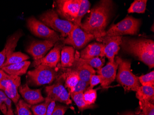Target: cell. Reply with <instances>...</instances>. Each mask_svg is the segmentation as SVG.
<instances>
[{"mask_svg":"<svg viewBox=\"0 0 154 115\" xmlns=\"http://www.w3.org/2000/svg\"><path fill=\"white\" fill-rule=\"evenodd\" d=\"M112 9V1H101L94 6L85 21L81 23L80 28L85 32L94 35L97 40L104 37Z\"/></svg>","mask_w":154,"mask_h":115,"instance_id":"obj_1","label":"cell"},{"mask_svg":"<svg viewBox=\"0 0 154 115\" xmlns=\"http://www.w3.org/2000/svg\"><path fill=\"white\" fill-rule=\"evenodd\" d=\"M121 46L125 53L137 57L149 68L154 67V42L145 38H122Z\"/></svg>","mask_w":154,"mask_h":115,"instance_id":"obj_2","label":"cell"},{"mask_svg":"<svg viewBox=\"0 0 154 115\" xmlns=\"http://www.w3.org/2000/svg\"><path fill=\"white\" fill-rule=\"evenodd\" d=\"M115 60L118 64V71L116 77L117 81L124 89L125 91H136L140 87L138 77L131 72V62L121 57H116Z\"/></svg>","mask_w":154,"mask_h":115,"instance_id":"obj_3","label":"cell"},{"mask_svg":"<svg viewBox=\"0 0 154 115\" xmlns=\"http://www.w3.org/2000/svg\"><path fill=\"white\" fill-rule=\"evenodd\" d=\"M42 22L54 31L59 32L62 38H66L71 32L74 25L66 20L60 19L54 10H48L40 16Z\"/></svg>","mask_w":154,"mask_h":115,"instance_id":"obj_4","label":"cell"},{"mask_svg":"<svg viewBox=\"0 0 154 115\" xmlns=\"http://www.w3.org/2000/svg\"><path fill=\"white\" fill-rule=\"evenodd\" d=\"M55 69L45 65L36 66L27 72V83L35 86L51 84L58 77Z\"/></svg>","mask_w":154,"mask_h":115,"instance_id":"obj_5","label":"cell"},{"mask_svg":"<svg viewBox=\"0 0 154 115\" xmlns=\"http://www.w3.org/2000/svg\"><path fill=\"white\" fill-rule=\"evenodd\" d=\"M141 20L131 16H127L117 24L113 25L105 36H122L125 35H135L139 32Z\"/></svg>","mask_w":154,"mask_h":115,"instance_id":"obj_6","label":"cell"},{"mask_svg":"<svg viewBox=\"0 0 154 115\" xmlns=\"http://www.w3.org/2000/svg\"><path fill=\"white\" fill-rule=\"evenodd\" d=\"M55 83L52 85L46 87L45 91L47 97L53 99L55 101L63 103L67 105L72 103L70 96L63 84L65 77L63 73L58 77Z\"/></svg>","mask_w":154,"mask_h":115,"instance_id":"obj_7","label":"cell"},{"mask_svg":"<svg viewBox=\"0 0 154 115\" xmlns=\"http://www.w3.org/2000/svg\"><path fill=\"white\" fill-rule=\"evenodd\" d=\"M27 26L31 32L38 38L57 41L60 40V37L57 32L34 17H30L27 20Z\"/></svg>","mask_w":154,"mask_h":115,"instance_id":"obj_8","label":"cell"},{"mask_svg":"<svg viewBox=\"0 0 154 115\" xmlns=\"http://www.w3.org/2000/svg\"><path fill=\"white\" fill-rule=\"evenodd\" d=\"M94 38V35L85 32L80 27L74 25L68 36L66 38H61L60 40L64 44L70 45L74 48L80 49Z\"/></svg>","mask_w":154,"mask_h":115,"instance_id":"obj_9","label":"cell"},{"mask_svg":"<svg viewBox=\"0 0 154 115\" xmlns=\"http://www.w3.org/2000/svg\"><path fill=\"white\" fill-rule=\"evenodd\" d=\"M81 0H58L55 1L57 13L64 20L73 24L78 14Z\"/></svg>","mask_w":154,"mask_h":115,"instance_id":"obj_10","label":"cell"},{"mask_svg":"<svg viewBox=\"0 0 154 115\" xmlns=\"http://www.w3.org/2000/svg\"><path fill=\"white\" fill-rule=\"evenodd\" d=\"M57 41L54 40L34 41L26 49V52L32 56L34 61L45 57L48 52Z\"/></svg>","mask_w":154,"mask_h":115,"instance_id":"obj_11","label":"cell"},{"mask_svg":"<svg viewBox=\"0 0 154 115\" xmlns=\"http://www.w3.org/2000/svg\"><path fill=\"white\" fill-rule=\"evenodd\" d=\"M122 36H104L97 40L103 42L104 48L105 56L110 62L115 61V56L120 50L122 42Z\"/></svg>","mask_w":154,"mask_h":115,"instance_id":"obj_12","label":"cell"},{"mask_svg":"<svg viewBox=\"0 0 154 115\" xmlns=\"http://www.w3.org/2000/svg\"><path fill=\"white\" fill-rule=\"evenodd\" d=\"M63 44L62 42L57 41L55 44L54 47L44 58L34 61L33 66L36 67L42 65L55 69L60 60V52L63 47Z\"/></svg>","mask_w":154,"mask_h":115,"instance_id":"obj_13","label":"cell"},{"mask_svg":"<svg viewBox=\"0 0 154 115\" xmlns=\"http://www.w3.org/2000/svg\"><path fill=\"white\" fill-rule=\"evenodd\" d=\"M18 90L26 102L30 105H35L41 103L45 99V98L42 95L41 89H30L27 83L20 86Z\"/></svg>","mask_w":154,"mask_h":115,"instance_id":"obj_14","label":"cell"},{"mask_svg":"<svg viewBox=\"0 0 154 115\" xmlns=\"http://www.w3.org/2000/svg\"><path fill=\"white\" fill-rule=\"evenodd\" d=\"M118 67V64L115 59L114 62L109 61L106 66L96 71L102 77L101 86L106 88L114 82L116 76Z\"/></svg>","mask_w":154,"mask_h":115,"instance_id":"obj_15","label":"cell"},{"mask_svg":"<svg viewBox=\"0 0 154 115\" xmlns=\"http://www.w3.org/2000/svg\"><path fill=\"white\" fill-rule=\"evenodd\" d=\"M79 52L76 51L73 65L69 68L78 73L80 80L89 83L90 77L91 75L96 74V71L88 65L80 62L79 59Z\"/></svg>","mask_w":154,"mask_h":115,"instance_id":"obj_16","label":"cell"},{"mask_svg":"<svg viewBox=\"0 0 154 115\" xmlns=\"http://www.w3.org/2000/svg\"><path fill=\"white\" fill-rule=\"evenodd\" d=\"M23 35V33L21 31H18L7 39L4 48L0 52V69L7 59L14 53L19 40Z\"/></svg>","mask_w":154,"mask_h":115,"instance_id":"obj_17","label":"cell"},{"mask_svg":"<svg viewBox=\"0 0 154 115\" xmlns=\"http://www.w3.org/2000/svg\"><path fill=\"white\" fill-rule=\"evenodd\" d=\"M20 84V77L10 75L8 87L3 91L7 96L10 98L15 104H17L20 99V96L18 92V89Z\"/></svg>","mask_w":154,"mask_h":115,"instance_id":"obj_18","label":"cell"},{"mask_svg":"<svg viewBox=\"0 0 154 115\" xmlns=\"http://www.w3.org/2000/svg\"><path fill=\"white\" fill-rule=\"evenodd\" d=\"M80 58L89 59L96 57H105L104 48L103 44L94 42L87 46L79 53Z\"/></svg>","mask_w":154,"mask_h":115,"instance_id":"obj_19","label":"cell"},{"mask_svg":"<svg viewBox=\"0 0 154 115\" xmlns=\"http://www.w3.org/2000/svg\"><path fill=\"white\" fill-rule=\"evenodd\" d=\"M75 49L72 46H63L60 52L61 66L63 68H71L75 60Z\"/></svg>","mask_w":154,"mask_h":115,"instance_id":"obj_20","label":"cell"},{"mask_svg":"<svg viewBox=\"0 0 154 115\" xmlns=\"http://www.w3.org/2000/svg\"><path fill=\"white\" fill-rule=\"evenodd\" d=\"M30 64V61H25L2 67L1 69L8 75L20 77L26 73Z\"/></svg>","mask_w":154,"mask_h":115,"instance_id":"obj_21","label":"cell"},{"mask_svg":"<svg viewBox=\"0 0 154 115\" xmlns=\"http://www.w3.org/2000/svg\"><path fill=\"white\" fill-rule=\"evenodd\" d=\"M63 73L65 77V87L69 94L73 92V89L80 80L78 73L70 68H66Z\"/></svg>","mask_w":154,"mask_h":115,"instance_id":"obj_22","label":"cell"},{"mask_svg":"<svg viewBox=\"0 0 154 115\" xmlns=\"http://www.w3.org/2000/svg\"><path fill=\"white\" fill-rule=\"evenodd\" d=\"M136 96L139 101L150 102L153 103L154 87L142 86L137 89Z\"/></svg>","mask_w":154,"mask_h":115,"instance_id":"obj_23","label":"cell"},{"mask_svg":"<svg viewBox=\"0 0 154 115\" xmlns=\"http://www.w3.org/2000/svg\"><path fill=\"white\" fill-rule=\"evenodd\" d=\"M28 59H29V57L26 54L22 53L20 52H14L7 59L2 68L11 65L20 63L23 61H27Z\"/></svg>","mask_w":154,"mask_h":115,"instance_id":"obj_24","label":"cell"},{"mask_svg":"<svg viewBox=\"0 0 154 115\" xmlns=\"http://www.w3.org/2000/svg\"><path fill=\"white\" fill-rule=\"evenodd\" d=\"M52 101L51 98L48 97L43 102L35 105H31V110L34 115H45L48 107Z\"/></svg>","mask_w":154,"mask_h":115,"instance_id":"obj_25","label":"cell"},{"mask_svg":"<svg viewBox=\"0 0 154 115\" xmlns=\"http://www.w3.org/2000/svg\"><path fill=\"white\" fill-rule=\"evenodd\" d=\"M83 92H80L71 93L69 94L80 111H83L88 109L92 108L93 107V105H87L85 103L83 97Z\"/></svg>","mask_w":154,"mask_h":115,"instance_id":"obj_26","label":"cell"},{"mask_svg":"<svg viewBox=\"0 0 154 115\" xmlns=\"http://www.w3.org/2000/svg\"><path fill=\"white\" fill-rule=\"evenodd\" d=\"M90 6L91 4L89 1L81 0L79 12L73 22V25L80 27L81 24V20L83 17L85 15V14L88 12V10L90 9Z\"/></svg>","mask_w":154,"mask_h":115,"instance_id":"obj_27","label":"cell"},{"mask_svg":"<svg viewBox=\"0 0 154 115\" xmlns=\"http://www.w3.org/2000/svg\"><path fill=\"white\" fill-rule=\"evenodd\" d=\"M147 0H136L132 2L128 9V13L143 14L146 10Z\"/></svg>","mask_w":154,"mask_h":115,"instance_id":"obj_28","label":"cell"},{"mask_svg":"<svg viewBox=\"0 0 154 115\" xmlns=\"http://www.w3.org/2000/svg\"><path fill=\"white\" fill-rule=\"evenodd\" d=\"M79 59L82 63L87 64L92 68H96L97 70H99L103 67L105 61L104 57H96L89 59H83L80 58L79 56Z\"/></svg>","mask_w":154,"mask_h":115,"instance_id":"obj_29","label":"cell"},{"mask_svg":"<svg viewBox=\"0 0 154 115\" xmlns=\"http://www.w3.org/2000/svg\"><path fill=\"white\" fill-rule=\"evenodd\" d=\"M31 105L22 99H20L16 104L17 115H33L31 110Z\"/></svg>","mask_w":154,"mask_h":115,"instance_id":"obj_30","label":"cell"},{"mask_svg":"<svg viewBox=\"0 0 154 115\" xmlns=\"http://www.w3.org/2000/svg\"><path fill=\"white\" fill-rule=\"evenodd\" d=\"M84 101L87 105H93L97 98L96 89H87L83 93Z\"/></svg>","mask_w":154,"mask_h":115,"instance_id":"obj_31","label":"cell"},{"mask_svg":"<svg viewBox=\"0 0 154 115\" xmlns=\"http://www.w3.org/2000/svg\"><path fill=\"white\" fill-rule=\"evenodd\" d=\"M139 83L142 86H154V71H152L149 73L142 75L138 77Z\"/></svg>","mask_w":154,"mask_h":115,"instance_id":"obj_32","label":"cell"},{"mask_svg":"<svg viewBox=\"0 0 154 115\" xmlns=\"http://www.w3.org/2000/svg\"><path fill=\"white\" fill-rule=\"evenodd\" d=\"M139 106L143 115H154V104L150 102L139 101Z\"/></svg>","mask_w":154,"mask_h":115,"instance_id":"obj_33","label":"cell"},{"mask_svg":"<svg viewBox=\"0 0 154 115\" xmlns=\"http://www.w3.org/2000/svg\"><path fill=\"white\" fill-rule=\"evenodd\" d=\"M89 87V83H86L85 81L79 80L78 83L76 85L73 89V92L72 93L83 92L86 91Z\"/></svg>","mask_w":154,"mask_h":115,"instance_id":"obj_34","label":"cell"},{"mask_svg":"<svg viewBox=\"0 0 154 115\" xmlns=\"http://www.w3.org/2000/svg\"><path fill=\"white\" fill-rule=\"evenodd\" d=\"M102 77L100 75L96 74L91 75L89 81V87L88 89H93L95 86L101 83L102 82Z\"/></svg>","mask_w":154,"mask_h":115,"instance_id":"obj_35","label":"cell"},{"mask_svg":"<svg viewBox=\"0 0 154 115\" xmlns=\"http://www.w3.org/2000/svg\"><path fill=\"white\" fill-rule=\"evenodd\" d=\"M69 107L64 105H56L52 115H64Z\"/></svg>","mask_w":154,"mask_h":115,"instance_id":"obj_36","label":"cell"},{"mask_svg":"<svg viewBox=\"0 0 154 115\" xmlns=\"http://www.w3.org/2000/svg\"><path fill=\"white\" fill-rule=\"evenodd\" d=\"M12 100L7 98L5 100V103L6 104L7 108V112L6 115H14L13 113V109H12Z\"/></svg>","mask_w":154,"mask_h":115,"instance_id":"obj_37","label":"cell"},{"mask_svg":"<svg viewBox=\"0 0 154 115\" xmlns=\"http://www.w3.org/2000/svg\"><path fill=\"white\" fill-rule=\"evenodd\" d=\"M55 101L53 99H52V101L50 103V104L48 107L47 110L45 115H52L54 110V108L56 106Z\"/></svg>","mask_w":154,"mask_h":115,"instance_id":"obj_38","label":"cell"},{"mask_svg":"<svg viewBox=\"0 0 154 115\" xmlns=\"http://www.w3.org/2000/svg\"><path fill=\"white\" fill-rule=\"evenodd\" d=\"M7 98L8 97L5 95L4 92L0 90V108H1V106L2 105V104L5 101Z\"/></svg>","mask_w":154,"mask_h":115,"instance_id":"obj_39","label":"cell"},{"mask_svg":"<svg viewBox=\"0 0 154 115\" xmlns=\"http://www.w3.org/2000/svg\"><path fill=\"white\" fill-rule=\"evenodd\" d=\"M8 76H9V75L5 73L3 70L0 69V81H1L3 79L8 77Z\"/></svg>","mask_w":154,"mask_h":115,"instance_id":"obj_40","label":"cell"},{"mask_svg":"<svg viewBox=\"0 0 154 115\" xmlns=\"http://www.w3.org/2000/svg\"><path fill=\"white\" fill-rule=\"evenodd\" d=\"M122 115H143L142 113H139L138 114H135L134 112H131V111H129V112H125Z\"/></svg>","mask_w":154,"mask_h":115,"instance_id":"obj_41","label":"cell"}]
</instances>
